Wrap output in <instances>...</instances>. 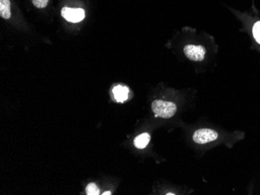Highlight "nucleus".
<instances>
[{
  "label": "nucleus",
  "mask_w": 260,
  "mask_h": 195,
  "mask_svg": "<svg viewBox=\"0 0 260 195\" xmlns=\"http://www.w3.org/2000/svg\"><path fill=\"white\" fill-rule=\"evenodd\" d=\"M150 136L148 133H143L138 135L134 140V145L137 148H144L150 142Z\"/></svg>",
  "instance_id": "423d86ee"
},
{
  "label": "nucleus",
  "mask_w": 260,
  "mask_h": 195,
  "mask_svg": "<svg viewBox=\"0 0 260 195\" xmlns=\"http://www.w3.org/2000/svg\"><path fill=\"white\" fill-rule=\"evenodd\" d=\"M252 33H253L254 38L256 41L257 43L260 45V21H257L254 24Z\"/></svg>",
  "instance_id": "1a4fd4ad"
},
{
  "label": "nucleus",
  "mask_w": 260,
  "mask_h": 195,
  "mask_svg": "<svg viewBox=\"0 0 260 195\" xmlns=\"http://www.w3.org/2000/svg\"><path fill=\"white\" fill-rule=\"evenodd\" d=\"M0 16L7 20L11 17L10 0H0Z\"/></svg>",
  "instance_id": "0eeeda50"
},
{
  "label": "nucleus",
  "mask_w": 260,
  "mask_h": 195,
  "mask_svg": "<svg viewBox=\"0 0 260 195\" xmlns=\"http://www.w3.org/2000/svg\"><path fill=\"white\" fill-rule=\"evenodd\" d=\"M61 15L64 19L72 23H78L85 17V11L83 9H73L64 7L61 11Z\"/></svg>",
  "instance_id": "20e7f679"
},
{
  "label": "nucleus",
  "mask_w": 260,
  "mask_h": 195,
  "mask_svg": "<svg viewBox=\"0 0 260 195\" xmlns=\"http://www.w3.org/2000/svg\"><path fill=\"white\" fill-rule=\"evenodd\" d=\"M86 192L88 195H99L100 193L99 187L96 185L95 183H89L87 187H86Z\"/></svg>",
  "instance_id": "6e6552de"
},
{
  "label": "nucleus",
  "mask_w": 260,
  "mask_h": 195,
  "mask_svg": "<svg viewBox=\"0 0 260 195\" xmlns=\"http://www.w3.org/2000/svg\"><path fill=\"white\" fill-rule=\"evenodd\" d=\"M218 133L216 131L209 129H201L196 131L192 135V139L197 144H207L217 140Z\"/></svg>",
  "instance_id": "f03ea898"
},
{
  "label": "nucleus",
  "mask_w": 260,
  "mask_h": 195,
  "mask_svg": "<svg viewBox=\"0 0 260 195\" xmlns=\"http://www.w3.org/2000/svg\"><path fill=\"white\" fill-rule=\"evenodd\" d=\"M49 0H32L34 5L39 9L45 8L49 4Z\"/></svg>",
  "instance_id": "9d476101"
},
{
  "label": "nucleus",
  "mask_w": 260,
  "mask_h": 195,
  "mask_svg": "<svg viewBox=\"0 0 260 195\" xmlns=\"http://www.w3.org/2000/svg\"><path fill=\"white\" fill-rule=\"evenodd\" d=\"M129 90L126 87L117 86L113 89L114 97L118 102H124L128 99Z\"/></svg>",
  "instance_id": "39448f33"
},
{
  "label": "nucleus",
  "mask_w": 260,
  "mask_h": 195,
  "mask_svg": "<svg viewBox=\"0 0 260 195\" xmlns=\"http://www.w3.org/2000/svg\"><path fill=\"white\" fill-rule=\"evenodd\" d=\"M112 194V192L110 191H106L104 192L103 195H110Z\"/></svg>",
  "instance_id": "9b49d317"
},
{
  "label": "nucleus",
  "mask_w": 260,
  "mask_h": 195,
  "mask_svg": "<svg viewBox=\"0 0 260 195\" xmlns=\"http://www.w3.org/2000/svg\"><path fill=\"white\" fill-rule=\"evenodd\" d=\"M184 53L188 59L193 62H201L206 55V49L202 45H186L184 48Z\"/></svg>",
  "instance_id": "7ed1b4c3"
},
{
  "label": "nucleus",
  "mask_w": 260,
  "mask_h": 195,
  "mask_svg": "<svg viewBox=\"0 0 260 195\" xmlns=\"http://www.w3.org/2000/svg\"><path fill=\"white\" fill-rule=\"evenodd\" d=\"M152 110L157 117L170 119L176 113L177 107L172 102L157 100L152 103Z\"/></svg>",
  "instance_id": "f257e3e1"
}]
</instances>
